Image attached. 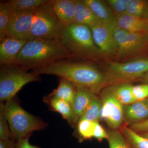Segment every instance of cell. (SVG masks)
Returning a JSON list of instances; mask_svg holds the SVG:
<instances>
[{
    "instance_id": "27",
    "label": "cell",
    "mask_w": 148,
    "mask_h": 148,
    "mask_svg": "<svg viewBox=\"0 0 148 148\" xmlns=\"http://www.w3.org/2000/svg\"><path fill=\"white\" fill-rule=\"evenodd\" d=\"M13 11H35L49 0H10Z\"/></svg>"
},
{
    "instance_id": "30",
    "label": "cell",
    "mask_w": 148,
    "mask_h": 148,
    "mask_svg": "<svg viewBox=\"0 0 148 148\" xmlns=\"http://www.w3.org/2000/svg\"><path fill=\"white\" fill-rule=\"evenodd\" d=\"M5 103H0V140L11 139L9 125L4 113Z\"/></svg>"
},
{
    "instance_id": "22",
    "label": "cell",
    "mask_w": 148,
    "mask_h": 148,
    "mask_svg": "<svg viewBox=\"0 0 148 148\" xmlns=\"http://www.w3.org/2000/svg\"><path fill=\"white\" fill-rule=\"evenodd\" d=\"M121 132L131 148H148V140L134 132L128 127L124 126Z\"/></svg>"
},
{
    "instance_id": "28",
    "label": "cell",
    "mask_w": 148,
    "mask_h": 148,
    "mask_svg": "<svg viewBox=\"0 0 148 148\" xmlns=\"http://www.w3.org/2000/svg\"><path fill=\"white\" fill-rule=\"evenodd\" d=\"M108 133L109 148H131L121 131L112 130Z\"/></svg>"
},
{
    "instance_id": "32",
    "label": "cell",
    "mask_w": 148,
    "mask_h": 148,
    "mask_svg": "<svg viewBox=\"0 0 148 148\" xmlns=\"http://www.w3.org/2000/svg\"><path fill=\"white\" fill-rule=\"evenodd\" d=\"M132 90L136 101H144L148 98V84L132 86Z\"/></svg>"
},
{
    "instance_id": "38",
    "label": "cell",
    "mask_w": 148,
    "mask_h": 148,
    "mask_svg": "<svg viewBox=\"0 0 148 148\" xmlns=\"http://www.w3.org/2000/svg\"><path fill=\"white\" fill-rule=\"evenodd\" d=\"M141 136H143L144 138H146L148 140V132L146 133H139Z\"/></svg>"
},
{
    "instance_id": "35",
    "label": "cell",
    "mask_w": 148,
    "mask_h": 148,
    "mask_svg": "<svg viewBox=\"0 0 148 148\" xmlns=\"http://www.w3.org/2000/svg\"><path fill=\"white\" fill-rule=\"evenodd\" d=\"M29 138H26L18 140L16 148H41L39 146L31 145L29 143Z\"/></svg>"
},
{
    "instance_id": "17",
    "label": "cell",
    "mask_w": 148,
    "mask_h": 148,
    "mask_svg": "<svg viewBox=\"0 0 148 148\" xmlns=\"http://www.w3.org/2000/svg\"><path fill=\"white\" fill-rule=\"evenodd\" d=\"M95 94L87 90L76 88L71 105L73 110L75 124L77 125Z\"/></svg>"
},
{
    "instance_id": "7",
    "label": "cell",
    "mask_w": 148,
    "mask_h": 148,
    "mask_svg": "<svg viewBox=\"0 0 148 148\" xmlns=\"http://www.w3.org/2000/svg\"><path fill=\"white\" fill-rule=\"evenodd\" d=\"M105 75L108 84L129 83L148 72V58L143 57L127 62H112L107 65Z\"/></svg>"
},
{
    "instance_id": "10",
    "label": "cell",
    "mask_w": 148,
    "mask_h": 148,
    "mask_svg": "<svg viewBox=\"0 0 148 148\" xmlns=\"http://www.w3.org/2000/svg\"><path fill=\"white\" fill-rule=\"evenodd\" d=\"M116 22L100 23L90 27L95 45L103 54H117V48L114 37Z\"/></svg>"
},
{
    "instance_id": "12",
    "label": "cell",
    "mask_w": 148,
    "mask_h": 148,
    "mask_svg": "<svg viewBox=\"0 0 148 148\" xmlns=\"http://www.w3.org/2000/svg\"><path fill=\"white\" fill-rule=\"evenodd\" d=\"M53 10L64 27L75 23L76 0H51Z\"/></svg>"
},
{
    "instance_id": "26",
    "label": "cell",
    "mask_w": 148,
    "mask_h": 148,
    "mask_svg": "<svg viewBox=\"0 0 148 148\" xmlns=\"http://www.w3.org/2000/svg\"><path fill=\"white\" fill-rule=\"evenodd\" d=\"M127 31L116 26L114 31V37L116 44L117 54L120 57L129 55L127 41Z\"/></svg>"
},
{
    "instance_id": "1",
    "label": "cell",
    "mask_w": 148,
    "mask_h": 148,
    "mask_svg": "<svg viewBox=\"0 0 148 148\" xmlns=\"http://www.w3.org/2000/svg\"><path fill=\"white\" fill-rule=\"evenodd\" d=\"M72 58L62 59L42 68L33 70L38 75H54L68 80L76 88L98 94L108 85L105 74L88 62L73 61Z\"/></svg>"
},
{
    "instance_id": "34",
    "label": "cell",
    "mask_w": 148,
    "mask_h": 148,
    "mask_svg": "<svg viewBox=\"0 0 148 148\" xmlns=\"http://www.w3.org/2000/svg\"><path fill=\"white\" fill-rule=\"evenodd\" d=\"M108 133L105 131L98 121H96L93 138H95L99 141H101L103 139H108Z\"/></svg>"
},
{
    "instance_id": "6",
    "label": "cell",
    "mask_w": 148,
    "mask_h": 148,
    "mask_svg": "<svg viewBox=\"0 0 148 148\" xmlns=\"http://www.w3.org/2000/svg\"><path fill=\"white\" fill-rule=\"evenodd\" d=\"M64 28L56 15L51 0H49L35 11L29 40L44 38L60 40Z\"/></svg>"
},
{
    "instance_id": "20",
    "label": "cell",
    "mask_w": 148,
    "mask_h": 148,
    "mask_svg": "<svg viewBox=\"0 0 148 148\" xmlns=\"http://www.w3.org/2000/svg\"><path fill=\"white\" fill-rule=\"evenodd\" d=\"M132 85L129 83L115 85L110 88L111 92L123 106L136 102L133 92Z\"/></svg>"
},
{
    "instance_id": "25",
    "label": "cell",
    "mask_w": 148,
    "mask_h": 148,
    "mask_svg": "<svg viewBox=\"0 0 148 148\" xmlns=\"http://www.w3.org/2000/svg\"><path fill=\"white\" fill-rule=\"evenodd\" d=\"M13 10L10 1L0 4V40L5 37L6 30Z\"/></svg>"
},
{
    "instance_id": "29",
    "label": "cell",
    "mask_w": 148,
    "mask_h": 148,
    "mask_svg": "<svg viewBox=\"0 0 148 148\" xmlns=\"http://www.w3.org/2000/svg\"><path fill=\"white\" fill-rule=\"evenodd\" d=\"M96 121L83 120L77 123V130L79 135L82 140H90L93 138Z\"/></svg>"
},
{
    "instance_id": "19",
    "label": "cell",
    "mask_w": 148,
    "mask_h": 148,
    "mask_svg": "<svg viewBox=\"0 0 148 148\" xmlns=\"http://www.w3.org/2000/svg\"><path fill=\"white\" fill-rule=\"evenodd\" d=\"M76 92V88L68 80L60 78L56 89L49 95L67 101L72 104Z\"/></svg>"
},
{
    "instance_id": "23",
    "label": "cell",
    "mask_w": 148,
    "mask_h": 148,
    "mask_svg": "<svg viewBox=\"0 0 148 148\" xmlns=\"http://www.w3.org/2000/svg\"><path fill=\"white\" fill-rule=\"evenodd\" d=\"M127 13L139 18L148 19V1L127 0Z\"/></svg>"
},
{
    "instance_id": "15",
    "label": "cell",
    "mask_w": 148,
    "mask_h": 148,
    "mask_svg": "<svg viewBox=\"0 0 148 148\" xmlns=\"http://www.w3.org/2000/svg\"><path fill=\"white\" fill-rule=\"evenodd\" d=\"M148 119V105L145 100L124 106V121L130 124Z\"/></svg>"
},
{
    "instance_id": "37",
    "label": "cell",
    "mask_w": 148,
    "mask_h": 148,
    "mask_svg": "<svg viewBox=\"0 0 148 148\" xmlns=\"http://www.w3.org/2000/svg\"><path fill=\"white\" fill-rule=\"evenodd\" d=\"M141 81L144 84H148V72L140 78Z\"/></svg>"
},
{
    "instance_id": "13",
    "label": "cell",
    "mask_w": 148,
    "mask_h": 148,
    "mask_svg": "<svg viewBox=\"0 0 148 148\" xmlns=\"http://www.w3.org/2000/svg\"><path fill=\"white\" fill-rule=\"evenodd\" d=\"M116 26L129 32H146L148 27V19L139 18L125 13L116 16Z\"/></svg>"
},
{
    "instance_id": "8",
    "label": "cell",
    "mask_w": 148,
    "mask_h": 148,
    "mask_svg": "<svg viewBox=\"0 0 148 148\" xmlns=\"http://www.w3.org/2000/svg\"><path fill=\"white\" fill-rule=\"evenodd\" d=\"M101 119L112 130H117L124 121V106L112 93L110 89L102 96Z\"/></svg>"
},
{
    "instance_id": "40",
    "label": "cell",
    "mask_w": 148,
    "mask_h": 148,
    "mask_svg": "<svg viewBox=\"0 0 148 148\" xmlns=\"http://www.w3.org/2000/svg\"><path fill=\"white\" fill-rule=\"evenodd\" d=\"M147 34L148 35V28H147Z\"/></svg>"
},
{
    "instance_id": "33",
    "label": "cell",
    "mask_w": 148,
    "mask_h": 148,
    "mask_svg": "<svg viewBox=\"0 0 148 148\" xmlns=\"http://www.w3.org/2000/svg\"><path fill=\"white\" fill-rule=\"evenodd\" d=\"M128 127L137 133L148 132V119L143 121L130 124Z\"/></svg>"
},
{
    "instance_id": "18",
    "label": "cell",
    "mask_w": 148,
    "mask_h": 148,
    "mask_svg": "<svg viewBox=\"0 0 148 148\" xmlns=\"http://www.w3.org/2000/svg\"><path fill=\"white\" fill-rule=\"evenodd\" d=\"M75 23L84 24L91 27L101 22L82 0H76Z\"/></svg>"
},
{
    "instance_id": "4",
    "label": "cell",
    "mask_w": 148,
    "mask_h": 148,
    "mask_svg": "<svg viewBox=\"0 0 148 148\" xmlns=\"http://www.w3.org/2000/svg\"><path fill=\"white\" fill-rule=\"evenodd\" d=\"M4 113L11 133V139L16 141L30 138L33 132L45 129L47 126V123L40 118L22 108L16 97L5 103Z\"/></svg>"
},
{
    "instance_id": "39",
    "label": "cell",
    "mask_w": 148,
    "mask_h": 148,
    "mask_svg": "<svg viewBox=\"0 0 148 148\" xmlns=\"http://www.w3.org/2000/svg\"><path fill=\"white\" fill-rule=\"evenodd\" d=\"M145 101H146V102H147V104L148 105V98H147V99H146Z\"/></svg>"
},
{
    "instance_id": "14",
    "label": "cell",
    "mask_w": 148,
    "mask_h": 148,
    "mask_svg": "<svg viewBox=\"0 0 148 148\" xmlns=\"http://www.w3.org/2000/svg\"><path fill=\"white\" fill-rule=\"evenodd\" d=\"M43 101L50 110L61 114L63 118L66 120L71 125H75L73 110L71 103L49 95L43 98Z\"/></svg>"
},
{
    "instance_id": "9",
    "label": "cell",
    "mask_w": 148,
    "mask_h": 148,
    "mask_svg": "<svg viewBox=\"0 0 148 148\" xmlns=\"http://www.w3.org/2000/svg\"><path fill=\"white\" fill-rule=\"evenodd\" d=\"M35 11H13L6 30L5 37L29 40L34 22Z\"/></svg>"
},
{
    "instance_id": "3",
    "label": "cell",
    "mask_w": 148,
    "mask_h": 148,
    "mask_svg": "<svg viewBox=\"0 0 148 148\" xmlns=\"http://www.w3.org/2000/svg\"><path fill=\"white\" fill-rule=\"evenodd\" d=\"M60 40L74 58L94 59L101 54L88 26L74 23L65 27Z\"/></svg>"
},
{
    "instance_id": "16",
    "label": "cell",
    "mask_w": 148,
    "mask_h": 148,
    "mask_svg": "<svg viewBox=\"0 0 148 148\" xmlns=\"http://www.w3.org/2000/svg\"><path fill=\"white\" fill-rule=\"evenodd\" d=\"M99 21L103 23L116 22V16L110 6L101 0H82Z\"/></svg>"
},
{
    "instance_id": "36",
    "label": "cell",
    "mask_w": 148,
    "mask_h": 148,
    "mask_svg": "<svg viewBox=\"0 0 148 148\" xmlns=\"http://www.w3.org/2000/svg\"><path fill=\"white\" fill-rule=\"evenodd\" d=\"M17 141L12 139L0 140V148H16Z\"/></svg>"
},
{
    "instance_id": "5",
    "label": "cell",
    "mask_w": 148,
    "mask_h": 148,
    "mask_svg": "<svg viewBox=\"0 0 148 148\" xmlns=\"http://www.w3.org/2000/svg\"><path fill=\"white\" fill-rule=\"evenodd\" d=\"M29 71L15 65L1 66L0 102L5 103L14 98L27 84L41 81L40 75Z\"/></svg>"
},
{
    "instance_id": "11",
    "label": "cell",
    "mask_w": 148,
    "mask_h": 148,
    "mask_svg": "<svg viewBox=\"0 0 148 148\" xmlns=\"http://www.w3.org/2000/svg\"><path fill=\"white\" fill-rule=\"evenodd\" d=\"M29 40L5 37L0 40V65H14L18 53Z\"/></svg>"
},
{
    "instance_id": "31",
    "label": "cell",
    "mask_w": 148,
    "mask_h": 148,
    "mask_svg": "<svg viewBox=\"0 0 148 148\" xmlns=\"http://www.w3.org/2000/svg\"><path fill=\"white\" fill-rule=\"evenodd\" d=\"M116 16L127 13V0H108L107 1Z\"/></svg>"
},
{
    "instance_id": "21",
    "label": "cell",
    "mask_w": 148,
    "mask_h": 148,
    "mask_svg": "<svg viewBox=\"0 0 148 148\" xmlns=\"http://www.w3.org/2000/svg\"><path fill=\"white\" fill-rule=\"evenodd\" d=\"M127 41L129 54L143 49L147 44L148 35L146 32H127Z\"/></svg>"
},
{
    "instance_id": "24",
    "label": "cell",
    "mask_w": 148,
    "mask_h": 148,
    "mask_svg": "<svg viewBox=\"0 0 148 148\" xmlns=\"http://www.w3.org/2000/svg\"><path fill=\"white\" fill-rule=\"evenodd\" d=\"M101 102L95 95L79 121L86 120L92 121H98L101 119Z\"/></svg>"
},
{
    "instance_id": "2",
    "label": "cell",
    "mask_w": 148,
    "mask_h": 148,
    "mask_svg": "<svg viewBox=\"0 0 148 148\" xmlns=\"http://www.w3.org/2000/svg\"><path fill=\"white\" fill-rule=\"evenodd\" d=\"M74 58L60 40H29L16 57L14 65L32 70L62 59Z\"/></svg>"
}]
</instances>
